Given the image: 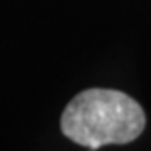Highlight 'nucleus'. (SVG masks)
I'll return each instance as SVG.
<instances>
[{
  "label": "nucleus",
  "mask_w": 151,
  "mask_h": 151,
  "mask_svg": "<svg viewBox=\"0 0 151 151\" xmlns=\"http://www.w3.org/2000/svg\"><path fill=\"white\" fill-rule=\"evenodd\" d=\"M145 111L133 97L114 89H87L65 106L60 128L70 141L97 150L126 145L143 133Z\"/></svg>",
  "instance_id": "f257e3e1"
}]
</instances>
